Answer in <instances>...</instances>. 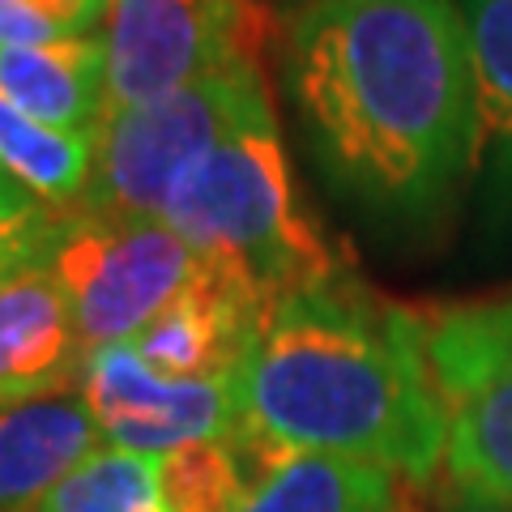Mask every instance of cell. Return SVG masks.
I'll return each instance as SVG.
<instances>
[{
    "label": "cell",
    "instance_id": "cell-19",
    "mask_svg": "<svg viewBox=\"0 0 512 512\" xmlns=\"http://www.w3.org/2000/svg\"><path fill=\"white\" fill-rule=\"evenodd\" d=\"M22 5L60 39H99V26L111 18V0H22Z\"/></svg>",
    "mask_w": 512,
    "mask_h": 512
},
{
    "label": "cell",
    "instance_id": "cell-22",
    "mask_svg": "<svg viewBox=\"0 0 512 512\" xmlns=\"http://www.w3.org/2000/svg\"><path fill=\"white\" fill-rule=\"evenodd\" d=\"M448 512H512V504H495V500H483V495H461Z\"/></svg>",
    "mask_w": 512,
    "mask_h": 512
},
{
    "label": "cell",
    "instance_id": "cell-21",
    "mask_svg": "<svg viewBox=\"0 0 512 512\" xmlns=\"http://www.w3.org/2000/svg\"><path fill=\"white\" fill-rule=\"evenodd\" d=\"M43 205L30 197V192L13 180V175L0 167V214H9V218H26V214H39Z\"/></svg>",
    "mask_w": 512,
    "mask_h": 512
},
{
    "label": "cell",
    "instance_id": "cell-4",
    "mask_svg": "<svg viewBox=\"0 0 512 512\" xmlns=\"http://www.w3.org/2000/svg\"><path fill=\"white\" fill-rule=\"evenodd\" d=\"M278 124L269 77L222 69L146 107L107 111L94 137V180L82 210L158 218L171 188L231 137Z\"/></svg>",
    "mask_w": 512,
    "mask_h": 512
},
{
    "label": "cell",
    "instance_id": "cell-8",
    "mask_svg": "<svg viewBox=\"0 0 512 512\" xmlns=\"http://www.w3.org/2000/svg\"><path fill=\"white\" fill-rule=\"evenodd\" d=\"M77 393L111 448L163 457L171 448L231 436L239 427L235 380L154 376L128 342L99 346L82 359Z\"/></svg>",
    "mask_w": 512,
    "mask_h": 512
},
{
    "label": "cell",
    "instance_id": "cell-6",
    "mask_svg": "<svg viewBox=\"0 0 512 512\" xmlns=\"http://www.w3.org/2000/svg\"><path fill=\"white\" fill-rule=\"evenodd\" d=\"M282 18L265 0H111L107 111L146 107L222 69L265 73Z\"/></svg>",
    "mask_w": 512,
    "mask_h": 512
},
{
    "label": "cell",
    "instance_id": "cell-16",
    "mask_svg": "<svg viewBox=\"0 0 512 512\" xmlns=\"http://www.w3.org/2000/svg\"><path fill=\"white\" fill-rule=\"evenodd\" d=\"M0 167L43 210L77 214L94 180V137L43 124L0 94Z\"/></svg>",
    "mask_w": 512,
    "mask_h": 512
},
{
    "label": "cell",
    "instance_id": "cell-2",
    "mask_svg": "<svg viewBox=\"0 0 512 512\" xmlns=\"http://www.w3.org/2000/svg\"><path fill=\"white\" fill-rule=\"evenodd\" d=\"M239 427L278 453L372 461L427 483L448 423L431 380L423 316L350 278L278 295L269 325L235 372Z\"/></svg>",
    "mask_w": 512,
    "mask_h": 512
},
{
    "label": "cell",
    "instance_id": "cell-20",
    "mask_svg": "<svg viewBox=\"0 0 512 512\" xmlns=\"http://www.w3.org/2000/svg\"><path fill=\"white\" fill-rule=\"evenodd\" d=\"M60 43V35L47 22H39L22 0H0V47H43Z\"/></svg>",
    "mask_w": 512,
    "mask_h": 512
},
{
    "label": "cell",
    "instance_id": "cell-5",
    "mask_svg": "<svg viewBox=\"0 0 512 512\" xmlns=\"http://www.w3.org/2000/svg\"><path fill=\"white\" fill-rule=\"evenodd\" d=\"M47 269L90 355L99 346L133 342L192 286L201 256L158 218L77 210L64 214Z\"/></svg>",
    "mask_w": 512,
    "mask_h": 512
},
{
    "label": "cell",
    "instance_id": "cell-3",
    "mask_svg": "<svg viewBox=\"0 0 512 512\" xmlns=\"http://www.w3.org/2000/svg\"><path fill=\"white\" fill-rule=\"evenodd\" d=\"M158 222L201 261L235 265L269 295L346 274V256L308 214L278 124L231 137L171 188Z\"/></svg>",
    "mask_w": 512,
    "mask_h": 512
},
{
    "label": "cell",
    "instance_id": "cell-15",
    "mask_svg": "<svg viewBox=\"0 0 512 512\" xmlns=\"http://www.w3.org/2000/svg\"><path fill=\"white\" fill-rule=\"evenodd\" d=\"M278 457L274 444L252 436L248 427H235L231 436L197 440L154 457L158 495L167 512H239L252 483Z\"/></svg>",
    "mask_w": 512,
    "mask_h": 512
},
{
    "label": "cell",
    "instance_id": "cell-18",
    "mask_svg": "<svg viewBox=\"0 0 512 512\" xmlns=\"http://www.w3.org/2000/svg\"><path fill=\"white\" fill-rule=\"evenodd\" d=\"M60 222H64V214H52V210L26 214V218L0 214V286H5L9 278L26 274L30 265H43L47 256H52Z\"/></svg>",
    "mask_w": 512,
    "mask_h": 512
},
{
    "label": "cell",
    "instance_id": "cell-23",
    "mask_svg": "<svg viewBox=\"0 0 512 512\" xmlns=\"http://www.w3.org/2000/svg\"><path fill=\"white\" fill-rule=\"evenodd\" d=\"M406 512H423V504H419V500H414V504H410V508H406Z\"/></svg>",
    "mask_w": 512,
    "mask_h": 512
},
{
    "label": "cell",
    "instance_id": "cell-11",
    "mask_svg": "<svg viewBox=\"0 0 512 512\" xmlns=\"http://www.w3.org/2000/svg\"><path fill=\"white\" fill-rule=\"evenodd\" d=\"M99 423L82 393H47L0 406V512H35L90 453H99Z\"/></svg>",
    "mask_w": 512,
    "mask_h": 512
},
{
    "label": "cell",
    "instance_id": "cell-17",
    "mask_svg": "<svg viewBox=\"0 0 512 512\" xmlns=\"http://www.w3.org/2000/svg\"><path fill=\"white\" fill-rule=\"evenodd\" d=\"M35 512H167L158 495L154 457L128 448H99Z\"/></svg>",
    "mask_w": 512,
    "mask_h": 512
},
{
    "label": "cell",
    "instance_id": "cell-10",
    "mask_svg": "<svg viewBox=\"0 0 512 512\" xmlns=\"http://www.w3.org/2000/svg\"><path fill=\"white\" fill-rule=\"evenodd\" d=\"M82 359L86 350L47 261L0 286V406L69 393Z\"/></svg>",
    "mask_w": 512,
    "mask_h": 512
},
{
    "label": "cell",
    "instance_id": "cell-14",
    "mask_svg": "<svg viewBox=\"0 0 512 512\" xmlns=\"http://www.w3.org/2000/svg\"><path fill=\"white\" fill-rule=\"evenodd\" d=\"M414 487L372 461L282 453L252 483L239 512H406Z\"/></svg>",
    "mask_w": 512,
    "mask_h": 512
},
{
    "label": "cell",
    "instance_id": "cell-1",
    "mask_svg": "<svg viewBox=\"0 0 512 512\" xmlns=\"http://www.w3.org/2000/svg\"><path fill=\"white\" fill-rule=\"evenodd\" d=\"M286 82L329 184L393 222L440 218L474 175V69L457 0H308Z\"/></svg>",
    "mask_w": 512,
    "mask_h": 512
},
{
    "label": "cell",
    "instance_id": "cell-9",
    "mask_svg": "<svg viewBox=\"0 0 512 512\" xmlns=\"http://www.w3.org/2000/svg\"><path fill=\"white\" fill-rule=\"evenodd\" d=\"M274 303L278 295H269L244 269L201 261V274L192 278L188 291L158 312L128 346L154 376L235 380L261 329L269 325Z\"/></svg>",
    "mask_w": 512,
    "mask_h": 512
},
{
    "label": "cell",
    "instance_id": "cell-12",
    "mask_svg": "<svg viewBox=\"0 0 512 512\" xmlns=\"http://www.w3.org/2000/svg\"><path fill=\"white\" fill-rule=\"evenodd\" d=\"M0 94L52 128L99 137L107 116V43L60 39L43 47H0Z\"/></svg>",
    "mask_w": 512,
    "mask_h": 512
},
{
    "label": "cell",
    "instance_id": "cell-13",
    "mask_svg": "<svg viewBox=\"0 0 512 512\" xmlns=\"http://www.w3.org/2000/svg\"><path fill=\"white\" fill-rule=\"evenodd\" d=\"M474 69V175L512 214V0H461Z\"/></svg>",
    "mask_w": 512,
    "mask_h": 512
},
{
    "label": "cell",
    "instance_id": "cell-7",
    "mask_svg": "<svg viewBox=\"0 0 512 512\" xmlns=\"http://www.w3.org/2000/svg\"><path fill=\"white\" fill-rule=\"evenodd\" d=\"M419 316L448 423L444 466L461 495L512 504V299Z\"/></svg>",
    "mask_w": 512,
    "mask_h": 512
}]
</instances>
